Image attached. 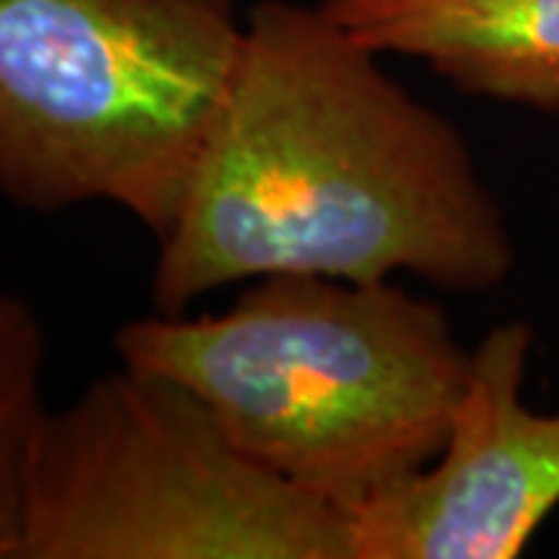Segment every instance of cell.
Segmentation results:
<instances>
[{
	"mask_svg": "<svg viewBox=\"0 0 559 559\" xmlns=\"http://www.w3.org/2000/svg\"><path fill=\"white\" fill-rule=\"evenodd\" d=\"M516 246L466 140L320 7L261 0L215 128L153 264V305L183 314L271 274L479 293Z\"/></svg>",
	"mask_w": 559,
	"mask_h": 559,
	"instance_id": "6da1fadb",
	"label": "cell"
},
{
	"mask_svg": "<svg viewBox=\"0 0 559 559\" xmlns=\"http://www.w3.org/2000/svg\"><path fill=\"white\" fill-rule=\"evenodd\" d=\"M116 355L187 385L255 463L348 520L436 460L469 367L439 301L318 274L252 280L218 314L131 320Z\"/></svg>",
	"mask_w": 559,
	"mask_h": 559,
	"instance_id": "7a4b0ae2",
	"label": "cell"
},
{
	"mask_svg": "<svg viewBox=\"0 0 559 559\" xmlns=\"http://www.w3.org/2000/svg\"><path fill=\"white\" fill-rule=\"evenodd\" d=\"M242 50L224 0H0V197L171 227Z\"/></svg>",
	"mask_w": 559,
	"mask_h": 559,
	"instance_id": "3957f363",
	"label": "cell"
},
{
	"mask_svg": "<svg viewBox=\"0 0 559 559\" xmlns=\"http://www.w3.org/2000/svg\"><path fill=\"white\" fill-rule=\"evenodd\" d=\"M16 559H355V538L187 385L121 364L40 423Z\"/></svg>",
	"mask_w": 559,
	"mask_h": 559,
	"instance_id": "277c9868",
	"label": "cell"
},
{
	"mask_svg": "<svg viewBox=\"0 0 559 559\" xmlns=\"http://www.w3.org/2000/svg\"><path fill=\"white\" fill-rule=\"evenodd\" d=\"M532 323L469 348L466 382L432 463L352 513L355 559H513L559 507V414L522 401Z\"/></svg>",
	"mask_w": 559,
	"mask_h": 559,
	"instance_id": "5b68a950",
	"label": "cell"
},
{
	"mask_svg": "<svg viewBox=\"0 0 559 559\" xmlns=\"http://www.w3.org/2000/svg\"><path fill=\"white\" fill-rule=\"evenodd\" d=\"M377 53L426 62L463 94L559 112V0H320Z\"/></svg>",
	"mask_w": 559,
	"mask_h": 559,
	"instance_id": "8992f818",
	"label": "cell"
},
{
	"mask_svg": "<svg viewBox=\"0 0 559 559\" xmlns=\"http://www.w3.org/2000/svg\"><path fill=\"white\" fill-rule=\"evenodd\" d=\"M47 340L20 296L0 293V559H16L28 463L47 404L40 395Z\"/></svg>",
	"mask_w": 559,
	"mask_h": 559,
	"instance_id": "52a82bcc",
	"label": "cell"
},
{
	"mask_svg": "<svg viewBox=\"0 0 559 559\" xmlns=\"http://www.w3.org/2000/svg\"><path fill=\"white\" fill-rule=\"evenodd\" d=\"M224 3H234V0H224Z\"/></svg>",
	"mask_w": 559,
	"mask_h": 559,
	"instance_id": "ba28073f",
	"label": "cell"
}]
</instances>
